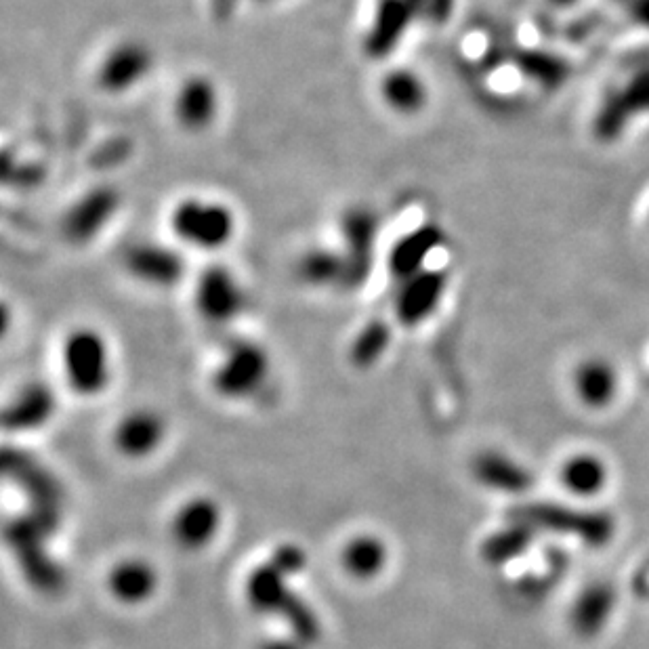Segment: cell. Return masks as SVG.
Returning a JSON list of instances; mask_svg holds the SVG:
<instances>
[{
	"label": "cell",
	"instance_id": "6da1fadb",
	"mask_svg": "<svg viewBox=\"0 0 649 649\" xmlns=\"http://www.w3.org/2000/svg\"><path fill=\"white\" fill-rule=\"evenodd\" d=\"M171 240L185 253L215 257L232 246L240 232V217L232 202L211 194H183L166 213Z\"/></svg>",
	"mask_w": 649,
	"mask_h": 649
},
{
	"label": "cell",
	"instance_id": "7a4b0ae2",
	"mask_svg": "<svg viewBox=\"0 0 649 649\" xmlns=\"http://www.w3.org/2000/svg\"><path fill=\"white\" fill-rule=\"evenodd\" d=\"M59 372L78 397L93 400L114 381V351L106 332L93 324L72 326L59 343Z\"/></svg>",
	"mask_w": 649,
	"mask_h": 649
},
{
	"label": "cell",
	"instance_id": "3957f363",
	"mask_svg": "<svg viewBox=\"0 0 649 649\" xmlns=\"http://www.w3.org/2000/svg\"><path fill=\"white\" fill-rule=\"evenodd\" d=\"M190 301L198 320L215 328H227L244 316L250 295L232 265L211 259L192 276Z\"/></svg>",
	"mask_w": 649,
	"mask_h": 649
},
{
	"label": "cell",
	"instance_id": "277c9868",
	"mask_svg": "<svg viewBox=\"0 0 649 649\" xmlns=\"http://www.w3.org/2000/svg\"><path fill=\"white\" fill-rule=\"evenodd\" d=\"M269 351L253 339H234L221 349L213 368V389L225 400H246L269 379Z\"/></svg>",
	"mask_w": 649,
	"mask_h": 649
},
{
	"label": "cell",
	"instance_id": "5b68a950",
	"mask_svg": "<svg viewBox=\"0 0 649 649\" xmlns=\"http://www.w3.org/2000/svg\"><path fill=\"white\" fill-rule=\"evenodd\" d=\"M154 51L139 38H120L97 59L95 87L108 97H124L145 85L154 72Z\"/></svg>",
	"mask_w": 649,
	"mask_h": 649
},
{
	"label": "cell",
	"instance_id": "8992f818",
	"mask_svg": "<svg viewBox=\"0 0 649 649\" xmlns=\"http://www.w3.org/2000/svg\"><path fill=\"white\" fill-rule=\"evenodd\" d=\"M122 269L135 284L158 292L175 290L187 280L185 250L173 240L133 242L122 253Z\"/></svg>",
	"mask_w": 649,
	"mask_h": 649
},
{
	"label": "cell",
	"instance_id": "52a82bcc",
	"mask_svg": "<svg viewBox=\"0 0 649 649\" xmlns=\"http://www.w3.org/2000/svg\"><path fill=\"white\" fill-rule=\"evenodd\" d=\"M122 196L110 183H97L70 202L61 217V234L74 246L97 242L118 219Z\"/></svg>",
	"mask_w": 649,
	"mask_h": 649
},
{
	"label": "cell",
	"instance_id": "ba28073f",
	"mask_svg": "<svg viewBox=\"0 0 649 649\" xmlns=\"http://www.w3.org/2000/svg\"><path fill=\"white\" fill-rule=\"evenodd\" d=\"M223 97L219 82L204 72L183 76L171 97V118L185 135H204L219 122Z\"/></svg>",
	"mask_w": 649,
	"mask_h": 649
},
{
	"label": "cell",
	"instance_id": "9c48e42d",
	"mask_svg": "<svg viewBox=\"0 0 649 649\" xmlns=\"http://www.w3.org/2000/svg\"><path fill=\"white\" fill-rule=\"evenodd\" d=\"M393 320L402 328L414 330L429 322L448 292V274L435 265L393 284Z\"/></svg>",
	"mask_w": 649,
	"mask_h": 649
},
{
	"label": "cell",
	"instance_id": "30bf717a",
	"mask_svg": "<svg viewBox=\"0 0 649 649\" xmlns=\"http://www.w3.org/2000/svg\"><path fill=\"white\" fill-rule=\"evenodd\" d=\"M381 221L372 208L351 206L339 221V248L349 265L351 286L362 284L379 253Z\"/></svg>",
	"mask_w": 649,
	"mask_h": 649
},
{
	"label": "cell",
	"instance_id": "8fae6325",
	"mask_svg": "<svg viewBox=\"0 0 649 649\" xmlns=\"http://www.w3.org/2000/svg\"><path fill=\"white\" fill-rule=\"evenodd\" d=\"M446 236L442 227L423 223L397 238L385 255V265L393 284L402 282L418 271L431 267V257L444 246Z\"/></svg>",
	"mask_w": 649,
	"mask_h": 649
},
{
	"label": "cell",
	"instance_id": "7c38bea8",
	"mask_svg": "<svg viewBox=\"0 0 649 649\" xmlns=\"http://www.w3.org/2000/svg\"><path fill=\"white\" fill-rule=\"evenodd\" d=\"M376 97L381 106L397 118H414L429 106V85L425 76L410 66H389L376 80Z\"/></svg>",
	"mask_w": 649,
	"mask_h": 649
},
{
	"label": "cell",
	"instance_id": "4fadbf2b",
	"mask_svg": "<svg viewBox=\"0 0 649 649\" xmlns=\"http://www.w3.org/2000/svg\"><path fill=\"white\" fill-rule=\"evenodd\" d=\"M221 519V507L213 498L194 496L173 515L171 534L183 551H202L219 536Z\"/></svg>",
	"mask_w": 649,
	"mask_h": 649
},
{
	"label": "cell",
	"instance_id": "5bb4252c",
	"mask_svg": "<svg viewBox=\"0 0 649 649\" xmlns=\"http://www.w3.org/2000/svg\"><path fill=\"white\" fill-rule=\"evenodd\" d=\"M637 112H649V66L639 68L624 87L603 101L597 114V135L603 141L616 139Z\"/></svg>",
	"mask_w": 649,
	"mask_h": 649
},
{
	"label": "cell",
	"instance_id": "9a60e30c",
	"mask_svg": "<svg viewBox=\"0 0 649 649\" xmlns=\"http://www.w3.org/2000/svg\"><path fill=\"white\" fill-rule=\"evenodd\" d=\"M164 418L150 408H137L124 414L114 429L116 450L131 460L152 456L164 442Z\"/></svg>",
	"mask_w": 649,
	"mask_h": 649
},
{
	"label": "cell",
	"instance_id": "2e32d148",
	"mask_svg": "<svg viewBox=\"0 0 649 649\" xmlns=\"http://www.w3.org/2000/svg\"><path fill=\"white\" fill-rule=\"evenodd\" d=\"M414 13L412 0H379L366 32V53L387 57L404 38Z\"/></svg>",
	"mask_w": 649,
	"mask_h": 649
},
{
	"label": "cell",
	"instance_id": "e0dca14e",
	"mask_svg": "<svg viewBox=\"0 0 649 649\" xmlns=\"http://www.w3.org/2000/svg\"><path fill=\"white\" fill-rule=\"evenodd\" d=\"M158 572L141 557L118 561L108 574V591L122 605H143L158 591Z\"/></svg>",
	"mask_w": 649,
	"mask_h": 649
},
{
	"label": "cell",
	"instance_id": "ac0fdd59",
	"mask_svg": "<svg viewBox=\"0 0 649 649\" xmlns=\"http://www.w3.org/2000/svg\"><path fill=\"white\" fill-rule=\"evenodd\" d=\"M55 412V393L49 385L34 381L15 391L5 408V427L11 431H32L43 427Z\"/></svg>",
	"mask_w": 649,
	"mask_h": 649
},
{
	"label": "cell",
	"instance_id": "d6986e66",
	"mask_svg": "<svg viewBox=\"0 0 649 649\" xmlns=\"http://www.w3.org/2000/svg\"><path fill=\"white\" fill-rule=\"evenodd\" d=\"M297 271L301 282L311 288H337L343 284L351 286L349 265L337 244L305 248L299 257Z\"/></svg>",
	"mask_w": 649,
	"mask_h": 649
},
{
	"label": "cell",
	"instance_id": "ffe728a7",
	"mask_svg": "<svg viewBox=\"0 0 649 649\" xmlns=\"http://www.w3.org/2000/svg\"><path fill=\"white\" fill-rule=\"evenodd\" d=\"M528 513H530V521L538 523V526L572 532L589 544H603L612 536L610 517H603L597 513L586 515V513H576L570 509H555V507H534Z\"/></svg>",
	"mask_w": 649,
	"mask_h": 649
},
{
	"label": "cell",
	"instance_id": "44dd1931",
	"mask_svg": "<svg viewBox=\"0 0 649 649\" xmlns=\"http://www.w3.org/2000/svg\"><path fill=\"white\" fill-rule=\"evenodd\" d=\"M286 574L278 570L274 563L259 565L246 578V601L257 612L276 614L284 612V607L290 603L292 595L286 586Z\"/></svg>",
	"mask_w": 649,
	"mask_h": 649
},
{
	"label": "cell",
	"instance_id": "7402d4cb",
	"mask_svg": "<svg viewBox=\"0 0 649 649\" xmlns=\"http://www.w3.org/2000/svg\"><path fill=\"white\" fill-rule=\"evenodd\" d=\"M578 400L593 410H601L614 402L618 393V374L614 366L603 360H586L574 374Z\"/></svg>",
	"mask_w": 649,
	"mask_h": 649
},
{
	"label": "cell",
	"instance_id": "603a6c76",
	"mask_svg": "<svg viewBox=\"0 0 649 649\" xmlns=\"http://www.w3.org/2000/svg\"><path fill=\"white\" fill-rule=\"evenodd\" d=\"M389 551L381 538L374 534H360L353 536L341 553L343 570L360 582H368L379 578L387 568Z\"/></svg>",
	"mask_w": 649,
	"mask_h": 649
},
{
	"label": "cell",
	"instance_id": "cb8c5ba5",
	"mask_svg": "<svg viewBox=\"0 0 649 649\" xmlns=\"http://www.w3.org/2000/svg\"><path fill=\"white\" fill-rule=\"evenodd\" d=\"M559 479L565 492L576 498H593L607 486V467L595 454H574L563 460Z\"/></svg>",
	"mask_w": 649,
	"mask_h": 649
},
{
	"label": "cell",
	"instance_id": "d4e9b609",
	"mask_svg": "<svg viewBox=\"0 0 649 649\" xmlns=\"http://www.w3.org/2000/svg\"><path fill=\"white\" fill-rule=\"evenodd\" d=\"M614 610V593L610 586L593 584L586 589L574 605L572 624L580 635H595L607 622Z\"/></svg>",
	"mask_w": 649,
	"mask_h": 649
},
{
	"label": "cell",
	"instance_id": "484cf974",
	"mask_svg": "<svg viewBox=\"0 0 649 649\" xmlns=\"http://www.w3.org/2000/svg\"><path fill=\"white\" fill-rule=\"evenodd\" d=\"M477 477L488 484L494 490L507 492V494H519L526 492L532 484L530 473L517 465L515 460L500 456V454H486L477 460Z\"/></svg>",
	"mask_w": 649,
	"mask_h": 649
},
{
	"label": "cell",
	"instance_id": "4316f807",
	"mask_svg": "<svg viewBox=\"0 0 649 649\" xmlns=\"http://www.w3.org/2000/svg\"><path fill=\"white\" fill-rule=\"evenodd\" d=\"M391 345V328L385 320L374 318L362 326L349 345V358L355 368H368L379 362Z\"/></svg>",
	"mask_w": 649,
	"mask_h": 649
},
{
	"label": "cell",
	"instance_id": "83f0119b",
	"mask_svg": "<svg viewBox=\"0 0 649 649\" xmlns=\"http://www.w3.org/2000/svg\"><path fill=\"white\" fill-rule=\"evenodd\" d=\"M530 542L528 532L519 530H509L505 534H496L490 538V542H486V555L494 561H507L511 557H515L526 544Z\"/></svg>",
	"mask_w": 649,
	"mask_h": 649
},
{
	"label": "cell",
	"instance_id": "f1b7e54d",
	"mask_svg": "<svg viewBox=\"0 0 649 649\" xmlns=\"http://www.w3.org/2000/svg\"><path fill=\"white\" fill-rule=\"evenodd\" d=\"M271 563H274L276 568L282 570L286 576H292V574H299L305 568V555L295 547H282L280 551H276L274 561Z\"/></svg>",
	"mask_w": 649,
	"mask_h": 649
},
{
	"label": "cell",
	"instance_id": "f546056e",
	"mask_svg": "<svg viewBox=\"0 0 649 649\" xmlns=\"http://www.w3.org/2000/svg\"><path fill=\"white\" fill-rule=\"evenodd\" d=\"M263 649H297V641H267Z\"/></svg>",
	"mask_w": 649,
	"mask_h": 649
}]
</instances>
